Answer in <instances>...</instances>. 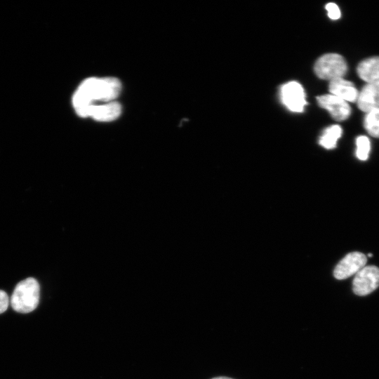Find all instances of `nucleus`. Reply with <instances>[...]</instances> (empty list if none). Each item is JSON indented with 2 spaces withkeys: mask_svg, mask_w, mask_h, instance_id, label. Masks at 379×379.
<instances>
[{
  "mask_svg": "<svg viewBox=\"0 0 379 379\" xmlns=\"http://www.w3.org/2000/svg\"><path fill=\"white\" fill-rule=\"evenodd\" d=\"M121 89L119 79L113 77H91L85 79L73 95L72 104L81 117H86L88 107L96 102L114 101Z\"/></svg>",
  "mask_w": 379,
  "mask_h": 379,
  "instance_id": "nucleus-1",
  "label": "nucleus"
},
{
  "mask_svg": "<svg viewBox=\"0 0 379 379\" xmlns=\"http://www.w3.org/2000/svg\"><path fill=\"white\" fill-rule=\"evenodd\" d=\"M328 17L332 20H337L340 17V11L338 6L334 3H328L326 5Z\"/></svg>",
  "mask_w": 379,
  "mask_h": 379,
  "instance_id": "nucleus-15",
  "label": "nucleus"
},
{
  "mask_svg": "<svg viewBox=\"0 0 379 379\" xmlns=\"http://www.w3.org/2000/svg\"><path fill=\"white\" fill-rule=\"evenodd\" d=\"M359 77L367 83L379 81V56L362 60L357 66Z\"/></svg>",
  "mask_w": 379,
  "mask_h": 379,
  "instance_id": "nucleus-11",
  "label": "nucleus"
},
{
  "mask_svg": "<svg viewBox=\"0 0 379 379\" xmlns=\"http://www.w3.org/2000/svg\"><path fill=\"white\" fill-rule=\"evenodd\" d=\"M379 286V268L365 266L355 275L352 282L353 292L360 296L370 294Z\"/></svg>",
  "mask_w": 379,
  "mask_h": 379,
  "instance_id": "nucleus-4",
  "label": "nucleus"
},
{
  "mask_svg": "<svg viewBox=\"0 0 379 379\" xmlns=\"http://www.w3.org/2000/svg\"><path fill=\"white\" fill-rule=\"evenodd\" d=\"M121 112L120 104L116 101L91 105L86 117H92L98 121H111L118 118Z\"/></svg>",
  "mask_w": 379,
  "mask_h": 379,
  "instance_id": "nucleus-8",
  "label": "nucleus"
},
{
  "mask_svg": "<svg viewBox=\"0 0 379 379\" xmlns=\"http://www.w3.org/2000/svg\"><path fill=\"white\" fill-rule=\"evenodd\" d=\"M372 255H372L371 253H369V254H368V256H369V257H371Z\"/></svg>",
  "mask_w": 379,
  "mask_h": 379,
  "instance_id": "nucleus-18",
  "label": "nucleus"
},
{
  "mask_svg": "<svg viewBox=\"0 0 379 379\" xmlns=\"http://www.w3.org/2000/svg\"><path fill=\"white\" fill-rule=\"evenodd\" d=\"M40 286L36 279L28 277L20 281L15 287L10 299L12 308L20 313H29L38 306Z\"/></svg>",
  "mask_w": 379,
  "mask_h": 379,
  "instance_id": "nucleus-2",
  "label": "nucleus"
},
{
  "mask_svg": "<svg viewBox=\"0 0 379 379\" xmlns=\"http://www.w3.org/2000/svg\"><path fill=\"white\" fill-rule=\"evenodd\" d=\"M319 105L326 109L336 121L347 119L351 114V108L347 102L332 94L317 98Z\"/></svg>",
  "mask_w": 379,
  "mask_h": 379,
  "instance_id": "nucleus-7",
  "label": "nucleus"
},
{
  "mask_svg": "<svg viewBox=\"0 0 379 379\" xmlns=\"http://www.w3.org/2000/svg\"><path fill=\"white\" fill-rule=\"evenodd\" d=\"M212 379H233V378H230L225 377V376H219V377L213 378Z\"/></svg>",
  "mask_w": 379,
  "mask_h": 379,
  "instance_id": "nucleus-17",
  "label": "nucleus"
},
{
  "mask_svg": "<svg viewBox=\"0 0 379 379\" xmlns=\"http://www.w3.org/2000/svg\"><path fill=\"white\" fill-rule=\"evenodd\" d=\"M367 262L366 255L361 252H352L346 255L336 265L333 271L335 279H345L356 274L365 267Z\"/></svg>",
  "mask_w": 379,
  "mask_h": 379,
  "instance_id": "nucleus-6",
  "label": "nucleus"
},
{
  "mask_svg": "<svg viewBox=\"0 0 379 379\" xmlns=\"http://www.w3.org/2000/svg\"><path fill=\"white\" fill-rule=\"evenodd\" d=\"M364 126L369 135L379 138V108L366 112Z\"/></svg>",
  "mask_w": 379,
  "mask_h": 379,
  "instance_id": "nucleus-13",
  "label": "nucleus"
},
{
  "mask_svg": "<svg viewBox=\"0 0 379 379\" xmlns=\"http://www.w3.org/2000/svg\"><path fill=\"white\" fill-rule=\"evenodd\" d=\"M356 155L357 158L361 161L366 160L371 149L369 139L364 135L359 136L356 140Z\"/></svg>",
  "mask_w": 379,
  "mask_h": 379,
  "instance_id": "nucleus-14",
  "label": "nucleus"
},
{
  "mask_svg": "<svg viewBox=\"0 0 379 379\" xmlns=\"http://www.w3.org/2000/svg\"><path fill=\"white\" fill-rule=\"evenodd\" d=\"M328 88L331 94L351 102H357L359 93L352 82L343 78L331 81Z\"/></svg>",
  "mask_w": 379,
  "mask_h": 379,
  "instance_id": "nucleus-10",
  "label": "nucleus"
},
{
  "mask_svg": "<svg viewBox=\"0 0 379 379\" xmlns=\"http://www.w3.org/2000/svg\"><path fill=\"white\" fill-rule=\"evenodd\" d=\"M283 104L291 112H301L307 103L302 86L297 81L284 84L280 90Z\"/></svg>",
  "mask_w": 379,
  "mask_h": 379,
  "instance_id": "nucleus-5",
  "label": "nucleus"
},
{
  "mask_svg": "<svg viewBox=\"0 0 379 379\" xmlns=\"http://www.w3.org/2000/svg\"><path fill=\"white\" fill-rule=\"evenodd\" d=\"M342 135V128L338 125H333L326 128L319 138V144L327 149L336 147L337 140Z\"/></svg>",
  "mask_w": 379,
  "mask_h": 379,
  "instance_id": "nucleus-12",
  "label": "nucleus"
},
{
  "mask_svg": "<svg viewBox=\"0 0 379 379\" xmlns=\"http://www.w3.org/2000/svg\"><path fill=\"white\" fill-rule=\"evenodd\" d=\"M9 305V298L7 293L0 290V314L4 313L8 308Z\"/></svg>",
  "mask_w": 379,
  "mask_h": 379,
  "instance_id": "nucleus-16",
  "label": "nucleus"
},
{
  "mask_svg": "<svg viewBox=\"0 0 379 379\" xmlns=\"http://www.w3.org/2000/svg\"><path fill=\"white\" fill-rule=\"evenodd\" d=\"M347 71V65L343 56L337 53H328L321 56L315 62L314 72L322 79L343 78Z\"/></svg>",
  "mask_w": 379,
  "mask_h": 379,
  "instance_id": "nucleus-3",
  "label": "nucleus"
},
{
  "mask_svg": "<svg viewBox=\"0 0 379 379\" xmlns=\"http://www.w3.org/2000/svg\"><path fill=\"white\" fill-rule=\"evenodd\" d=\"M359 109L368 112L379 108V81L367 83L359 93L357 100Z\"/></svg>",
  "mask_w": 379,
  "mask_h": 379,
  "instance_id": "nucleus-9",
  "label": "nucleus"
}]
</instances>
